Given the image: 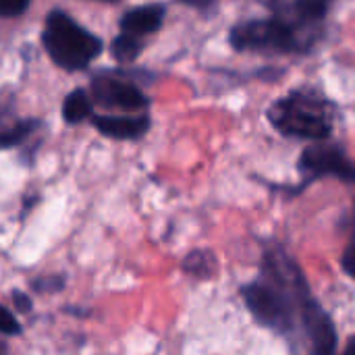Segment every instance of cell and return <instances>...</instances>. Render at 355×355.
I'll list each match as a JSON object with an SVG mask.
<instances>
[{"label":"cell","mask_w":355,"mask_h":355,"mask_svg":"<svg viewBox=\"0 0 355 355\" xmlns=\"http://www.w3.org/2000/svg\"><path fill=\"white\" fill-rule=\"evenodd\" d=\"M110 50H112V56H114L119 62H131V60H135V58L139 56V52H141V42H139V37L121 33L119 37H114Z\"/></svg>","instance_id":"10"},{"label":"cell","mask_w":355,"mask_h":355,"mask_svg":"<svg viewBox=\"0 0 355 355\" xmlns=\"http://www.w3.org/2000/svg\"><path fill=\"white\" fill-rule=\"evenodd\" d=\"M89 114H92V98L87 96L85 89H75L64 98L62 116H64L67 123L77 125V123L89 119Z\"/></svg>","instance_id":"9"},{"label":"cell","mask_w":355,"mask_h":355,"mask_svg":"<svg viewBox=\"0 0 355 355\" xmlns=\"http://www.w3.org/2000/svg\"><path fill=\"white\" fill-rule=\"evenodd\" d=\"M44 46L50 58L67 71L85 69L104 48L96 35L85 31L62 10H52L48 15Z\"/></svg>","instance_id":"2"},{"label":"cell","mask_w":355,"mask_h":355,"mask_svg":"<svg viewBox=\"0 0 355 355\" xmlns=\"http://www.w3.org/2000/svg\"><path fill=\"white\" fill-rule=\"evenodd\" d=\"M10 300H12V306L17 308V312H21V314H29L31 308H33L31 297H29L27 293H23L21 289H15V291L10 293Z\"/></svg>","instance_id":"15"},{"label":"cell","mask_w":355,"mask_h":355,"mask_svg":"<svg viewBox=\"0 0 355 355\" xmlns=\"http://www.w3.org/2000/svg\"><path fill=\"white\" fill-rule=\"evenodd\" d=\"M231 44L235 50L291 52L302 46L293 23L285 19H254L233 27Z\"/></svg>","instance_id":"3"},{"label":"cell","mask_w":355,"mask_h":355,"mask_svg":"<svg viewBox=\"0 0 355 355\" xmlns=\"http://www.w3.org/2000/svg\"><path fill=\"white\" fill-rule=\"evenodd\" d=\"M270 123L287 137L322 141L333 131V110L320 96L293 92L279 100L270 112Z\"/></svg>","instance_id":"1"},{"label":"cell","mask_w":355,"mask_h":355,"mask_svg":"<svg viewBox=\"0 0 355 355\" xmlns=\"http://www.w3.org/2000/svg\"><path fill=\"white\" fill-rule=\"evenodd\" d=\"M94 127L112 139H137L150 129L148 116H114V114H98L94 116Z\"/></svg>","instance_id":"6"},{"label":"cell","mask_w":355,"mask_h":355,"mask_svg":"<svg viewBox=\"0 0 355 355\" xmlns=\"http://www.w3.org/2000/svg\"><path fill=\"white\" fill-rule=\"evenodd\" d=\"M164 12L166 10L162 4H146V6L131 8L121 19V31L133 37L150 35L160 29L164 21Z\"/></svg>","instance_id":"7"},{"label":"cell","mask_w":355,"mask_h":355,"mask_svg":"<svg viewBox=\"0 0 355 355\" xmlns=\"http://www.w3.org/2000/svg\"><path fill=\"white\" fill-rule=\"evenodd\" d=\"M62 287H64L62 275H44L31 281V289L35 293H56V291H62Z\"/></svg>","instance_id":"12"},{"label":"cell","mask_w":355,"mask_h":355,"mask_svg":"<svg viewBox=\"0 0 355 355\" xmlns=\"http://www.w3.org/2000/svg\"><path fill=\"white\" fill-rule=\"evenodd\" d=\"M300 171L310 181L320 177H337L352 183L355 177L354 164L345 154V150L341 146H324V144L304 150L300 158Z\"/></svg>","instance_id":"4"},{"label":"cell","mask_w":355,"mask_h":355,"mask_svg":"<svg viewBox=\"0 0 355 355\" xmlns=\"http://www.w3.org/2000/svg\"><path fill=\"white\" fill-rule=\"evenodd\" d=\"M183 272L193 277V279H200V281H206V279H212L216 275V268H218V260L212 252L208 250H193L189 252L185 258H183Z\"/></svg>","instance_id":"8"},{"label":"cell","mask_w":355,"mask_h":355,"mask_svg":"<svg viewBox=\"0 0 355 355\" xmlns=\"http://www.w3.org/2000/svg\"><path fill=\"white\" fill-rule=\"evenodd\" d=\"M0 335L2 337H17V335H21V324H19V320L15 318V314L8 310V308H4V306H0Z\"/></svg>","instance_id":"13"},{"label":"cell","mask_w":355,"mask_h":355,"mask_svg":"<svg viewBox=\"0 0 355 355\" xmlns=\"http://www.w3.org/2000/svg\"><path fill=\"white\" fill-rule=\"evenodd\" d=\"M92 96L98 104L106 108H119L137 112L148 106V98L129 81L110 79V77H96L92 83Z\"/></svg>","instance_id":"5"},{"label":"cell","mask_w":355,"mask_h":355,"mask_svg":"<svg viewBox=\"0 0 355 355\" xmlns=\"http://www.w3.org/2000/svg\"><path fill=\"white\" fill-rule=\"evenodd\" d=\"M29 0H0V17H17L27 10Z\"/></svg>","instance_id":"14"},{"label":"cell","mask_w":355,"mask_h":355,"mask_svg":"<svg viewBox=\"0 0 355 355\" xmlns=\"http://www.w3.org/2000/svg\"><path fill=\"white\" fill-rule=\"evenodd\" d=\"M35 127H37V121H23V123H17V125L10 127V129L0 131V150H4V148H15V146L23 144L25 137H29V135L33 133Z\"/></svg>","instance_id":"11"},{"label":"cell","mask_w":355,"mask_h":355,"mask_svg":"<svg viewBox=\"0 0 355 355\" xmlns=\"http://www.w3.org/2000/svg\"><path fill=\"white\" fill-rule=\"evenodd\" d=\"M354 241H349L347 248H345V252H343V258H341V266H343V272H345L347 277H354Z\"/></svg>","instance_id":"16"},{"label":"cell","mask_w":355,"mask_h":355,"mask_svg":"<svg viewBox=\"0 0 355 355\" xmlns=\"http://www.w3.org/2000/svg\"><path fill=\"white\" fill-rule=\"evenodd\" d=\"M181 2H185V4H191V6H206L210 0H181Z\"/></svg>","instance_id":"17"},{"label":"cell","mask_w":355,"mask_h":355,"mask_svg":"<svg viewBox=\"0 0 355 355\" xmlns=\"http://www.w3.org/2000/svg\"><path fill=\"white\" fill-rule=\"evenodd\" d=\"M0 355H10V352H8V345H6V341H2V339H0Z\"/></svg>","instance_id":"18"}]
</instances>
